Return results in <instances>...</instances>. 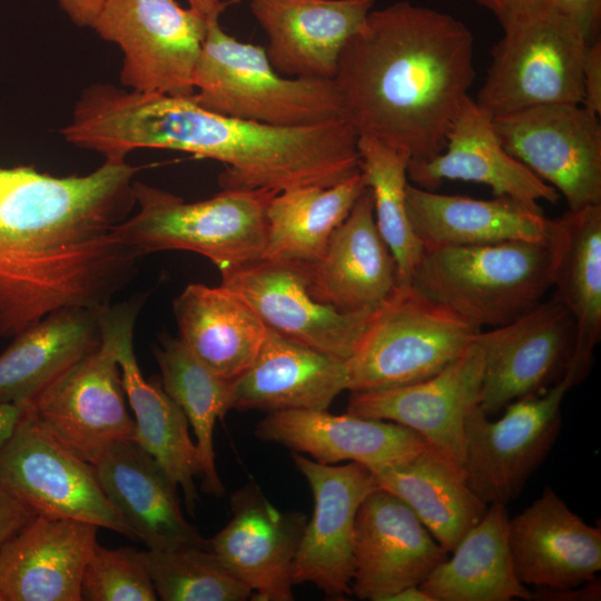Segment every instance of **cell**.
Instances as JSON below:
<instances>
[{"mask_svg":"<svg viewBox=\"0 0 601 601\" xmlns=\"http://www.w3.org/2000/svg\"><path fill=\"white\" fill-rule=\"evenodd\" d=\"M481 331L412 283L398 284L372 313L347 361V391L426 380L460 356Z\"/></svg>","mask_w":601,"mask_h":601,"instance_id":"52a82bcc","label":"cell"},{"mask_svg":"<svg viewBox=\"0 0 601 601\" xmlns=\"http://www.w3.org/2000/svg\"><path fill=\"white\" fill-rule=\"evenodd\" d=\"M361 171L328 187L300 186L277 193L267 211L260 258L312 265L365 190Z\"/></svg>","mask_w":601,"mask_h":601,"instance_id":"836d02e7","label":"cell"},{"mask_svg":"<svg viewBox=\"0 0 601 601\" xmlns=\"http://www.w3.org/2000/svg\"><path fill=\"white\" fill-rule=\"evenodd\" d=\"M587 110L601 115V39L589 42L582 67V100Z\"/></svg>","mask_w":601,"mask_h":601,"instance_id":"f35d334b","label":"cell"},{"mask_svg":"<svg viewBox=\"0 0 601 601\" xmlns=\"http://www.w3.org/2000/svg\"><path fill=\"white\" fill-rule=\"evenodd\" d=\"M0 601H4L1 592H0Z\"/></svg>","mask_w":601,"mask_h":601,"instance_id":"c3c4849f","label":"cell"},{"mask_svg":"<svg viewBox=\"0 0 601 601\" xmlns=\"http://www.w3.org/2000/svg\"><path fill=\"white\" fill-rule=\"evenodd\" d=\"M475 104L496 118L524 109L581 104L589 39L569 17L540 1L501 23Z\"/></svg>","mask_w":601,"mask_h":601,"instance_id":"8992f818","label":"cell"},{"mask_svg":"<svg viewBox=\"0 0 601 601\" xmlns=\"http://www.w3.org/2000/svg\"><path fill=\"white\" fill-rule=\"evenodd\" d=\"M353 554L352 594L371 601L421 585L449 556L412 509L382 489L358 508Z\"/></svg>","mask_w":601,"mask_h":601,"instance_id":"e0dca14e","label":"cell"},{"mask_svg":"<svg viewBox=\"0 0 601 601\" xmlns=\"http://www.w3.org/2000/svg\"><path fill=\"white\" fill-rule=\"evenodd\" d=\"M546 242L552 254V298L574 322L570 364L588 375L601 338V204L549 218Z\"/></svg>","mask_w":601,"mask_h":601,"instance_id":"83f0119b","label":"cell"},{"mask_svg":"<svg viewBox=\"0 0 601 601\" xmlns=\"http://www.w3.org/2000/svg\"><path fill=\"white\" fill-rule=\"evenodd\" d=\"M146 559L162 601H245L252 589L209 548L147 550Z\"/></svg>","mask_w":601,"mask_h":601,"instance_id":"8d00e7d4","label":"cell"},{"mask_svg":"<svg viewBox=\"0 0 601 601\" xmlns=\"http://www.w3.org/2000/svg\"><path fill=\"white\" fill-rule=\"evenodd\" d=\"M407 179L427 190L445 180L477 183L491 188L495 197H508L533 209H541L540 200L555 204L560 197L505 150L493 118L471 97L452 121L444 149L430 159L410 160Z\"/></svg>","mask_w":601,"mask_h":601,"instance_id":"603a6c76","label":"cell"},{"mask_svg":"<svg viewBox=\"0 0 601 601\" xmlns=\"http://www.w3.org/2000/svg\"><path fill=\"white\" fill-rule=\"evenodd\" d=\"M179 338L208 368L234 380L256 358L268 328L224 285L189 284L174 300Z\"/></svg>","mask_w":601,"mask_h":601,"instance_id":"f546056e","label":"cell"},{"mask_svg":"<svg viewBox=\"0 0 601 601\" xmlns=\"http://www.w3.org/2000/svg\"><path fill=\"white\" fill-rule=\"evenodd\" d=\"M92 465L108 500L148 550L209 548L184 516L178 485L135 440L112 444Z\"/></svg>","mask_w":601,"mask_h":601,"instance_id":"d4e9b609","label":"cell"},{"mask_svg":"<svg viewBox=\"0 0 601 601\" xmlns=\"http://www.w3.org/2000/svg\"><path fill=\"white\" fill-rule=\"evenodd\" d=\"M357 147L359 171L373 197L378 231L395 259L398 284H408L424 252L406 209L411 158L371 137H358Z\"/></svg>","mask_w":601,"mask_h":601,"instance_id":"d590c367","label":"cell"},{"mask_svg":"<svg viewBox=\"0 0 601 601\" xmlns=\"http://www.w3.org/2000/svg\"><path fill=\"white\" fill-rule=\"evenodd\" d=\"M231 519L209 549L253 591L254 601H292L293 562L307 518L275 508L255 482L230 497Z\"/></svg>","mask_w":601,"mask_h":601,"instance_id":"ac0fdd59","label":"cell"},{"mask_svg":"<svg viewBox=\"0 0 601 601\" xmlns=\"http://www.w3.org/2000/svg\"><path fill=\"white\" fill-rule=\"evenodd\" d=\"M516 578L545 589L578 587L601 570V528L585 523L551 489L509 521Z\"/></svg>","mask_w":601,"mask_h":601,"instance_id":"44dd1931","label":"cell"},{"mask_svg":"<svg viewBox=\"0 0 601 601\" xmlns=\"http://www.w3.org/2000/svg\"><path fill=\"white\" fill-rule=\"evenodd\" d=\"M80 594L85 601L158 600L145 551L98 543L85 566Z\"/></svg>","mask_w":601,"mask_h":601,"instance_id":"74e56055","label":"cell"},{"mask_svg":"<svg viewBox=\"0 0 601 601\" xmlns=\"http://www.w3.org/2000/svg\"><path fill=\"white\" fill-rule=\"evenodd\" d=\"M35 515L0 484V544L17 533Z\"/></svg>","mask_w":601,"mask_h":601,"instance_id":"60d3db41","label":"cell"},{"mask_svg":"<svg viewBox=\"0 0 601 601\" xmlns=\"http://www.w3.org/2000/svg\"><path fill=\"white\" fill-rule=\"evenodd\" d=\"M411 283L477 328L510 323L552 286L545 240L424 248Z\"/></svg>","mask_w":601,"mask_h":601,"instance_id":"3957f363","label":"cell"},{"mask_svg":"<svg viewBox=\"0 0 601 601\" xmlns=\"http://www.w3.org/2000/svg\"><path fill=\"white\" fill-rule=\"evenodd\" d=\"M475 79L474 38L464 22L397 1L372 10L344 46L333 81L342 117L358 137L430 159Z\"/></svg>","mask_w":601,"mask_h":601,"instance_id":"7a4b0ae2","label":"cell"},{"mask_svg":"<svg viewBox=\"0 0 601 601\" xmlns=\"http://www.w3.org/2000/svg\"><path fill=\"white\" fill-rule=\"evenodd\" d=\"M484 365L479 406L487 415L511 402L545 392L565 373L574 343V322L553 298L508 324L481 331Z\"/></svg>","mask_w":601,"mask_h":601,"instance_id":"5bb4252c","label":"cell"},{"mask_svg":"<svg viewBox=\"0 0 601 601\" xmlns=\"http://www.w3.org/2000/svg\"><path fill=\"white\" fill-rule=\"evenodd\" d=\"M583 380L568 366L545 392L509 403L496 421L479 405L469 413L463 471L467 485L483 502L506 505L519 495L553 446L565 394Z\"/></svg>","mask_w":601,"mask_h":601,"instance_id":"ba28073f","label":"cell"},{"mask_svg":"<svg viewBox=\"0 0 601 601\" xmlns=\"http://www.w3.org/2000/svg\"><path fill=\"white\" fill-rule=\"evenodd\" d=\"M165 392L184 412L196 437L201 490L221 496L225 487L215 464L216 421L231 410V381L200 362L178 337L166 336L155 352Z\"/></svg>","mask_w":601,"mask_h":601,"instance_id":"e575fe53","label":"cell"},{"mask_svg":"<svg viewBox=\"0 0 601 601\" xmlns=\"http://www.w3.org/2000/svg\"><path fill=\"white\" fill-rule=\"evenodd\" d=\"M406 209L424 248L545 240L549 218L514 199L443 195L407 183Z\"/></svg>","mask_w":601,"mask_h":601,"instance_id":"f1b7e54d","label":"cell"},{"mask_svg":"<svg viewBox=\"0 0 601 601\" xmlns=\"http://www.w3.org/2000/svg\"><path fill=\"white\" fill-rule=\"evenodd\" d=\"M101 343L32 401L35 418L58 443L93 464L112 444L134 440L135 421L116 357L112 333L100 314Z\"/></svg>","mask_w":601,"mask_h":601,"instance_id":"30bf717a","label":"cell"},{"mask_svg":"<svg viewBox=\"0 0 601 601\" xmlns=\"http://www.w3.org/2000/svg\"><path fill=\"white\" fill-rule=\"evenodd\" d=\"M208 22L177 0H102L91 28L122 50L124 87L193 96Z\"/></svg>","mask_w":601,"mask_h":601,"instance_id":"9c48e42d","label":"cell"},{"mask_svg":"<svg viewBox=\"0 0 601 601\" xmlns=\"http://www.w3.org/2000/svg\"><path fill=\"white\" fill-rule=\"evenodd\" d=\"M388 601H433L431 597L420 587L412 585L404 588L390 597Z\"/></svg>","mask_w":601,"mask_h":601,"instance_id":"7dc6e473","label":"cell"},{"mask_svg":"<svg viewBox=\"0 0 601 601\" xmlns=\"http://www.w3.org/2000/svg\"><path fill=\"white\" fill-rule=\"evenodd\" d=\"M136 167L105 159L81 176L0 166V336L66 307L104 308L141 255L115 236L136 200Z\"/></svg>","mask_w":601,"mask_h":601,"instance_id":"6da1fadb","label":"cell"},{"mask_svg":"<svg viewBox=\"0 0 601 601\" xmlns=\"http://www.w3.org/2000/svg\"><path fill=\"white\" fill-rule=\"evenodd\" d=\"M32 414L30 401H0V453L13 441Z\"/></svg>","mask_w":601,"mask_h":601,"instance_id":"b9f144b4","label":"cell"},{"mask_svg":"<svg viewBox=\"0 0 601 601\" xmlns=\"http://www.w3.org/2000/svg\"><path fill=\"white\" fill-rule=\"evenodd\" d=\"M277 191L225 190L188 203L134 181L138 211L115 228V236L141 256L188 250L207 257L219 272L259 259L266 240V211Z\"/></svg>","mask_w":601,"mask_h":601,"instance_id":"5b68a950","label":"cell"},{"mask_svg":"<svg viewBox=\"0 0 601 601\" xmlns=\"http://www.w3.org/2000/svg\"><path fill=\"white\" fill-rule=\"evenodd\" d=\"M194 87L200 107L246 121L304 127L343 119L333 80L280 75L264 47L226 33L219 20L208 22Z\"/></svg>","mask_w":601,"mask_h":601,"instance_id":"277c9868","label":"cell"},{"mask_svg":"<svg viewBox=\"0 0 601 601\" xmlns=\"http://www.w3.org/2000/svg\"><path fill=\"white\" fill-rule=\"evenodd\" d=\"M238 0H187L189 8L207 21L219 20L225 8Z\"/></svg>","mask_w":601,"mask_h":601,"instance_id":"bcb514c9","label":"cell"},{"mask_svg":"<svg viewBox=\"0 0 601 601\" xmlns=\"http://www.w3.org/2000/svg\"><path fill=\"white\" fill-rule=\"evenodd\" d=\"M505 150L566 200L601 204L600 117L580 104L538 106L493 118Z\"/></svg>","mask_w":601,"mask_h":601,"instance_id":"8fae6325","label":"cell"},{"mask_svg":"<svg viewBox=\"0 0 601 601\" xmlns=\"http://www.w3.org/2000/svg\"><path fill=\"white\" fill-rule=\"evenodd\" d=\"M370 471L377 489L404 501L449 553L489 506L470 489L464 474L431 447Z\"/></svg>","mask_w":601,"mask_h":601,"instance_id":"1f68e13d","label":"cell"},{"mask_svg":"<svg viewBox=\"0 0 601 601\" xmlns=\"http://www.w3.org/2000/svg\"><path fill=\"white\" fill-rule=\"evenodd\" d=\"M572 19L589 41L600 38L601 0H542Z\"/></svg>","mask_w":601,"mask_h":601,"instance_id":"ab89813d","label":"cell"},{"mask_svg":"<svg viewBox=\"0 0 601 601\" xmlns=\"http://www.w3.org/2000/svg\"><path fill=\"white\" fill-rule=\"evenodd\" d=\"M0 484L36 514L89 522L138 540L105 494L93 465L58 443L35 413L0 453Z\"/></svg>","mask_w":601,"mask_h":601,"instance_id":"7c38bea8","label":"cell"},{"mask_svg":"<svg viewBox=\"0 0 601 601\" xmlns=\"http://www.w3.org/2000/svg\"><path fill=\"white\" fill-rule=\"evenodd\" d=\"M374 0H250L283 76L333 80L344 46L364 26Z\"/></svg>","mask_w":601,"mask_h":601,"instance_id":"ffe728a7","label":"cell"},{"mask_svg":"<svg viewBox=\"0 0 601 601\" xmlns=\"http://www.w3.org/2000/svg\"><path fill=\"white\" fill-rule=\"evenodd\" d=\"M477 335L460 356L426 380L351 392L346 413L394 422L414 431L464 474L465 421L479 405L484 365Z\"/></svg>","mask_w":601,"mask_h":601,"instance_id":"9a60e30c","label":"cell"},{"mask_svg":"<svg viewBox=\"0 0 601 601\" xmlns=\"http://www.w3.org/2000/svg\"><path fill=\"white\" fill-rule=\"evenodd\" d=\"M267 328L332 357L348 361L372 313H344L317 300L309 265L259 258L220 272Z\"/></svg>","mask_w":601,"mask_h":601,"instance_id":"4fadbf2b","label":"cell"},{"mask_svg":"<svg viewBox=\"0 0 601 601\" xmlns=\"http://www.w3.org/2000/svg\"><path fill=\"white\" fill-rule=\"evenodd\" d=\"M255 435L323 464L356 462L368 470L402 463L431 447L397 423L327 410L269 412L256 424Z\"/></svg>","mask_w":601,"mask_h":601,"instance_id":"7402d4cb","label":"cell"},{"mask_svg":"<svg viewBox=\"0 0 601 601\" xmlns=\"http://www.w3.org/2000/svg\"><path fill=\"white\" fill-rule=\"evenodd\" d=\"M481 7L491 11L500 22L505 21L512 14L526 9L542 0H473Z\"/></svg>","mask_w":601,"mask_h":601,"instance_id":"f6af8a7d","label":"cell"},{"mask_svg":"<svg viewBox=\"0 0 601 601\" xmlns=\"http://www.w3.org/2000/svg\"><path fill=\"white\" fill-rule=\"evenodd\" d=\"M601 599V583L599 578L578 587L564 589L535 588L532 600L540 601H597Z\"/></svg>","mask_w":601,"mask_h":601,"instance_id":"7bdbcfd3","label":"cell"},{"mask_svg":"<svg viewBox=\"0 0 601 601\" xmlns=\"http://www.w3.org/2000/svg\"><path fill=\"white\" fill-rule=\"evenodd\" d=\"M506 505L489 504L481 521L420 585L433 601L532 600L516 578L510 543Z\"/></svg>","mask_w":601,"mask_h":601,"instance_id":"d6a6232c","label":"cell"},{"mask_svg":"<svg viewBox=\"0 0 601 601\" xmlns=\"http://www.w3.org/2000/svg\"><path fill=\"white\" fill-rule=\"evenodd\" d=\"M96 524L35 515L0 544L4 601H80L85 566L97 544Z\"/></svg>","mask_w":601,"mask_h":601,"instance_id":"cb8c5ba5","label":"cell"},{"mask_svg":"<svg viewBox=\"0 0 601 601\" xmlns=\"http://www.w3.org/2000/svg\"><path fill=\"white\" fill-rule=\"evenodd\" d=\"M101 311L61 308L17 334L0 354V401L31 402L67 368L95 351L101 343Z\"/></svg>","mask_w":601,"mask_h":601,"instance_id":"4dcf8cb0","label":"cell"},{"mask_svg":"<svg viewBox=\"0 0 601 601\" xmlns=\"http://www.w3.org/2000/svg\"><path fill=\"white\" fill-rule=\"evenodd\" d=\"M314 497L293 562L294 584L312 583L327 597L352 594L355 519L363 500L377 489L371 471L356 462L323 464L293 452Z\"/></svg>","mask_w":601,"mask_h":601,"instance_id":"2e32d148","label":"cell"},{"mask_svg":"<svg viewBox=\"0 0 601 601\" xmlns=\"http://www.w3.org/2000/svg\"><path fill=\"white\" fill-rule=\"evenodd\" d=\"M398 285L395 259L381 236L366 187L332 234L322 258L309 265V289L344 313H373Z\"/></svg>","mask_w":601,"mask_h":601,"instance_id":"484cf974","label":"cell"},{"mask_svg":"<svg viewBox=\"0 0 601 601\" xmlns=\"http://www.w3.org/2000/svg\"><path fill=\"white\" fill-rule=\"evenodd\" d=\"M102 0H58L61 9L79 27L91 28Z\"/></svg>","mask_w":601,"mask_h":601,"instance_id":"ee69618b","label":"cell"},{"mask_svg":"<svg viewBox=\"0 0 601 601\" xmlns=\"http://www.w3.org/2000/svg\"><path fill=\"white\" fill-rule=\"evenodd\" d=\"M347 390V361L268 328L254 362L231 380V410H327Z\"/></svg>","mask_w":601,"mask_h":601,"instance_id":"4316f807","label":"cell"},{"mask_svg":"<svg viewBox=\"0 0 601 601\" xmlns=\"http://www.w3.org/2000/svg\"><path fill=\"white\" fill-rule=\"evenodd\" d=\"M140 299L109 305L102 318L109 326L126 398L135 414L134 440L149 453L181 489L186 510L194 514L199 500L195 477L201 467L189 423L158 381L142 376L134 352V326Z\"/></svg>","mask_w":601,"mask_h":601,"instance_id":"d6986e66","label":"cell"}]
</instances>
